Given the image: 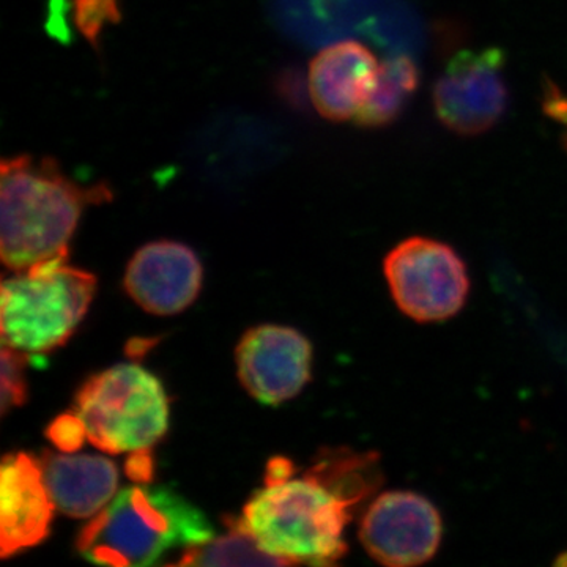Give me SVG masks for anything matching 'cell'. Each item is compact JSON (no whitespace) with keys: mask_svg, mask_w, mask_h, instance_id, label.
I'll return each instance as SVG.
<instances>
[{"mask_svg":"<svg viewBox=\"0 0 567 567\" xmlns=\"http://www.w3.org/2000/svg\"><path fill=\"white\" fill-rule=\"evenodd\" d=\"M499 50L461 51L451 59L434 85L436 117L461 136L494 128L505 114L509 92Z\"/></svg>","mask_w":567,"mask_h":567,"instance_id":"52a82bcc","label":"cell"},{"mask_svg":"<svg viewBox=\"0 0 567 567\" xmlns=\"http://www.w3.org/2000/svg\"><path fill=\"white\" fill-rule=\"evenodd\" d=\"M128 475L134 481H148L152 476V458L148 456V451H141V453H134L132 458L128 461V468H126Z\"/></svg>","mask_w":567,"mask_h":567,"instance_id":"d6986e66","label":"cell"},{"mask_svg":"<svg viewBox=\"0 0 567 567\" xmlns=\"http://www.w3.org/2000/svg\"><path fill=\"white\" fill-rule=\"evenodd\" d=\"M215 537L207 516L167 486H133L100 511L76 539L82 558L103 566H151L174 548Z\"/></svg>","mask_w":567,"mask_h":567,"instance_id":"3957f363","label":"cell"},{"mask_svg":"<svg viewBox=\"0 0 567 567\" xmlns=\"http://www.w3.org/2000/svg\"><path fill=\"white\" fill-rule=\"evenodd\" d=\"M380 62L360 41L346 40L324 48L309 65L311 102L323 118H354L374 87Z\"/></svg>","mask_w":567,"mask_h":567,"instance_id":"7c38bea8","label":"cell"},{"mask_svg":"<svg viewBox=\"0 0 567 567\" xmlns=\"http://www.w3.org/2000/svg\"><path fill=\"white\" fill-rule=\"evenodd\" d=\"M375 464L361 454H327L303 477L265 483L246 503L245 528L290 565L333 566L347 554L352 507L374 491Z\"/></svg>","mask_w":567,"mask_h":567,"instance_id":"6da1fadb","label":"cell"},{"mask_svg":"<svg viewBox=\"0 0 567 567\" xmlns=\"http://www.w3.org/2000/svg\"><path fill=\"white\" fill-rule=\"evenodd\" d=\"M85 439L107 454L141 453L163 439L169 402L159 380L137 364L91 377L74 399Z\"/></svg>","mask_w":567,"mask_h":567,"instance_id":"277c9868","label":"cell"},{"mask_svg":"<svg viewBox=\"0 0 567 567\" xmlns=\"http://www.w3.org/2000/svg\"><path fill=\"white\" fill-rule=\"evenodd\" d=\"M95 290V276L66 262L3 279L2 344L29 354L59 349L84 319Z\"/></svg>","mask_w":567,"mask_h":567,"instance_id":"5b68a950","label":"cell"},{"mask_svg":"<svg viewBox=\"0 0 567 567\" xmlns=\"http://www.w3.org/2000/svg\"><path fill=\"white\" fill-rule=\"evenodd\" d=\"M229 532L207 543L185 548L177 561L169 566H286L287 559L275 557L259 546L241 518L226 520Z\"/></svg>","mask_w":567,"mask_h":567,"instance_id":"9a60e30c","label":"cell"},{"mask_svg":"<svg viewBox=\"0 0 567 567\" xmlns=\"http://www.w3.org/2000/svg\"><path fill=\"white\" fill-rule=\"evenodd\" d=\"M235 357L241 385L260 404H282L300 393L311 379L312 347L293 328H251L241 338Z\"/></svg>","mask_w":567,"mask_h":567,"instance_id":"9c48e42d","label":"cell"},{"mask_svg":"<svg viewBox=\"0 0 567 567\" xmlns=\"http://www.w3.org/2000/svg\"><path fill=\"white\" fill-rule=\"evenodd\" d=\"M48 436L51 442L61 451L65 453H73L78 447L82 446L85 439L84 429H82L81 421L74 413L58 417L48 429Z\"/></svg>","mask_w":567,"mask_h":567,"instance_id":"ac0fdd59","label":"cell"},{"mask_svg":"<svg viewBox=\"0 0 567 567\" xmlns=\"http://www.w3.org/2000/svg\"><path fill=\"white\" fill-rule=\"evenodd\" d=\"M40 465L52 503L65 516H96L117 492V466L110 458L44 451Z\"/></svg>","mask_w":567,"mask_h":567,"instance_id":"4fadbf2b","label":"cell"},{"mask_svg":"<svg viewBox=\"0 0 567 567\" xmlns=\"http://www.w3.org/2000/svg\"><path fill=\"white\" fill-rule=\"evenodd\" d=\"M420 84V71L416 63L406 55L380 62L374 87L354 122L365 128H382L393 123L404 111Z\"/></svg>","mask_w":567,"mask_h":567,"instance_id":"5bb4252c","label":"cell"},{"mask_svg":"<svg viewBox=\"0 0 567 567\" xmlns=\"http://www.w3.org/2000/svg\"><path fill=\"white\" fill-rule=\"evenodd\" d=\"M203 275V264L192 248L164 240L142 246L134 254L123 284L144 311L174 316L194 303Z\"/></svg>","mask_w":567,"mask_h":567,"instance_id":"30bf717a","label":"cell"},{"mask_svg":"<svg viewBox=\"0 0 567 567\" xmlns=\"http://www.w3.org/2000/svg\"><path fill=\"white\" fill-rule=\"evenodd\" d=\"M118 0H74V24L92 47L99 44L104 29L121 21Z\"/></svg>","mask_w":567,"mask_h":567,"instance_id":"e0dca14e","label":"cell"},{"mask_svg":"<svg viewBox=\"0 0 567 567\" xmlns=\"http://www.w3.org/2000/svg\"><path fill=\"white\" fill-rule=\"evenodd\" d=\"M28 354L13 347L2 344V385H0V405L2 415L14 406H21L28 401V382H25V368H28Z\"/></svg>","mask_w":567,"mask_h":567,"instance_id":"2e32d148","label":"cell"},{"mask_svg":"<svg viewBox=\"0 0 567 567\" xmlns=\"http://www.w3.org/2000/svg\"><path fill=\"white\" fill-rule=\"evenodd\" d=\"M383 271L395 305L420 323L442 322L464 308L470 278L451 246L412 237L388 254Z\"/></svg>","mask_w":567,"mask_h":567,"instance_id":"8992f818","label":"cell"},{"mask_svg":"<svg viewBox=\"0 0 567 567\" xmlns=\"http://www.w3.org/2000/svg\"><path fill=\"white\" fill-rule=\"evenodd\" d=\"M54 507L39 458L7 454L0 466V555L9 558L43 543Z\"/></svg>","mask_w":567,"mask_h":567,"instance_id":"8fae6325","label":"cell"},{"mask_svg":"<svg viewBox=\"0 0 567 567\" xmlns=\"http://www.w3.org/2000/svg\"><path fill=\"white\" fill-rule=\"evenodd\" d=\"M104 183L81 186L52 158L21 155L3 159L0 171V256L7 268L24 274L63 264L82 212L110 203Z\"/></svg>","mask_w":567,"mask_h":567,"instance_id":"7a4b0ae2","label":"cell"},{"mask_svg":"<svg viewBox=\"0 0 567 567\" xmlns=\"http://www.w3.org/2000/svg\"><path fill=\"white\" fill-rule=\"evenodd\" d=\"M566 121H567V115H566ZM565 142H566V148H567V132H566V136H565Z\"/></svg>","mask_w":567,"mask_h":567,"instance_id":"ffe728a7","label":"cell"},{"mask_svg":"<svg viewBox=\"0 0 567 567\" xmlns=\"http://www.w3.org/2000/svg\"><path fill=\"white\" fill-rule=\"evenodd\" d=\"M442 535L439 509L423 495L404 491L380 495L360 525L365 551L388 567L424 565L434 558Z\"/></svg>","mask_w":567,"mask_h":567,"instance_id":"ba28073f","label":"cell"}]
</instances>
